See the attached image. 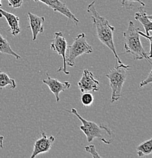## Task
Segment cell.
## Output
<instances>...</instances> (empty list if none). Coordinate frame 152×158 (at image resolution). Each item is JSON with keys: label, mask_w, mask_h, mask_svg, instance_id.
<instances>
[{"label": "cell", "mask_w": 152, "mask_h": 158, "mask_svg": "<svg viewBox=\"0 0 152 158\" xmlns=\"http://www.w3.org/2000/svg\"><path fill=\"white\" fill-rule=\"evenodd\" d=\"M45 75L47 76V79H43L42 82L49 87V88L50 89L52 94L55 95V98H56V101L58 103L60 100V93L71 88V83L69 81L61 82L59 81L56 78H52L51 77H49L48 72H46Z\"/></svg>", "instance_id": "30bf717a"}, {"label": "cell", "mask_w": 152, "mask_h": 158, "mask_svg": "<svg viewBox=\"0 0 152 158\" xmlns=\"http://www.w3.org/2000/svg\"><path fill=\"white\" fill-rule=\"evenodd\" d=\"M137 31H138L139 35H142L143 37H145V38L148 40V41H149V44H150V47H151V35L147 36L146 34H145L143 32H142L141 29H139V28H137Z\"/></svg>", "instance_id": "7402d4cb"}, {"label": "cell", "mask_w": 152, "mask_h": 158, "mask_svg": "<svg viewBox=\"0 0 152 158\" xmlns=\"http://www.w3.org/2000/svg\"><path fill=\"white\" fill-rule=\"evenodd\" d=\"M9 6L14 9H18L20 8L23 4V0H8Z\"/></svg>", "instance_id": "ffe728a7"}, {"label": "cell", "mask_w": 152, "mask_h": 158, "mask_svg": "<svg viewBox=\"0 0 152 158\" xmlns=\"http://www.w3.org/2000/svg\"><path fill=\"white\" fill-rule=\"evenodd\" d=\"M85 151H86V152L89 153V154H91L92 157H94V158H101V156L99 155V154H98L97 151H96V148L95 147L94 144H91V145H89V146H86V148H85Z\"/></svg>", "instance_id": "d6986e66"}, {"label": "cell", "mask_w": 152, "mask_h": 158, "mask_svg": "<svg viewBox=\"0 0 152 158\" xmlns=\"http://www.w3.org/2000/svg\"><path fill=\"white\" fill-rule=\"evenodd\" d=\"M130 65L116 63L115 68L111 69L106 75L110 82V88L112 91L111 100V103L118 100L121 97L123 85L126 81Z\"/></svg>", "instance_id": "277c9868"}, {"label": "cell", "mask_w": 152, "mask_h": 158, "mask_svg": "<svg viewBox=\"0 0 152 158\" xmlns=\"http://www.w3.org/2000/svg\"><path fill=\"white\" fill-rule=\"evenodd\" d=\"M55 140V138L54 136L48 137L44 131H42L41 138L37 140L35 144H34L33 151L30 158H34L37 157V155H39V154L49 151Z\"/></svg>", "instance_id": "9c48e42d"}, {"label": "cell", "mask_w": 152, "mask_h": 158, "mask_svg": "<svg viewBox=\"0 0 152 158\" xmlns=\"http://www.w3.org/2000/svg\"><path fill=\"white\" fill-rule=\"evenodd\" d=\"M2 6V2H1V0H0V7H1ZM2 17V14L0 13V19H1Z\"/></svg>", "instance_id": "cb8c5ba5"}, {"label": "cell", "mask_w": 152, "mask_h": 158, "mask_svg": "<svg viewBox=\"0 0 152 158\" xmlns=\"http://www.w3.org/2000/svg\"><path fill=\"white\" fill-rule=\"evenodd\" d=\"M95 2L92 1L88 6L87 12L90 15L93 24L95 27L98 38L104 45L108 47L112 51L117 59V63L122 64V61L120 60V57L117 53L114 40H113V37H114L113 34H114V31L115 28L114 26L111 25L109 21L105 18L102 17L99 15V13L95 8Z\"/></svg>", "instance_id": "6da1fadb"}, {"label": "cell", "mask_w": 152, "mask_h": 158, "mask_svg": "<svg viewBox=\"0 0 152 158\" xmlns=\"http://www.w3.org/2000/svg\"><path fill=\"white\" fill-rule=\"evenodd\" d=\"M0 52H1V53H5L7 54V55L12 56H14V58L17 59H21V56L18 55V53H16V52L11 49L10 44H9L7 40L5 39L4 37L2 36L1 34H0Z\"/></svg>", "instance_id": "5bb4252c"}, {"label": "cell", "mask_w": 152, "mask_h": 158, "mask_svg": "<svg viewBox=\"0 0 152 158\" xmlns=\"http://www.w3.org/2000/svg\"><path fill=\"white\" fill-rule=\"evenodd\" d=\"M94 101V97L91 92H85L81 97V102L83 106H89L92 104Z\"/></svg>", "instance_id": "e0dca14e"}, {"label": "cell", "mask_w": 152, "mask_h": 158, "mask_svg": "<svg viewBox=\"0 0 152 158\" xmlns=\"http://www.w3.org/2000/svg\"><path fill=\"white\" fill-rule=\"evenodd\" d=\"M68 112L73 113L81 122L82 126H80V129L83 131L85 135L86 136L88 142H92L93 139L95 138L100 139V141L106 144H110L113 142L115 138V135L113 132L112 130H111L108 127L104 126L103 124L101 126H98L96 123L93 122L85 119L77 113L75 108L71 109V110Z\"/></svg>", "instance_id": "7a4b0ae2"}, {"label": "cell", "mask_w": 152, "mask_h": 158, "mask_svg": "<svg viewBox=\"0 0 152 158\" xmlns=\"http://www.w3.org/2000/svg\"><path fill=\"white\" fill-rule=\"evenodd\" d=\"M151 82H152V70L150 71L148 78L145 79V80L142 81L141 83H140L139 87L140 88H142V87L145 86V85H148V84H151Z\"/></svg>", "instance_id": "44dd1931"}, {"label": "cell", "mask_w": 152, "mask_h": 158, "mask_svg": "<svg viewBox=\"0 0 152 158\" xmlns=\"http://www.w3.org/2000/svg\"><path fill=\"white\" fill-rule=\"evenodd\" d=\"M0 13L2 14V17L6 19V21L9 25V31H11V35L13 37L17 36L21 32V28L19 26V18L14 15V14L8 12L2 9H0Z\"/></svg>", "instance_id": "4fadbf2b"}, {"label": "cell", "mask_w": 152, "mask_h": 158, "mask_svg": "<svg viewBox=\"0 0 152 158\" xmlns=\"http://www.w3.org/2000/svg\"><path fill=\"white\" fill-rule=\"evenodd\" d=\"M135 19L139 21L144 27L147 36L151 35V31L152 30V16L148 15L145 9V6L138 7V11L135 14Z\"/></svg>", "instance_id": "7c38bea8"}, {"label": "cell", "mask_w": 152, "mask_h": 158, "mask_svg": "<svg viewBox=\"0 0 152 158\" xmlns=\"http://www.w3.org/2000/svg\"><path fill=\"white\" fill-rule=\"evenodd\" d=\"M67 47H68V43L66 39L64 37L63 33L61 31L54 33V38L51 43L50 47L55 52H58V55H60L63 59V68H60L58 70V72H62L65 75H69L70 72L67 69L66 61H65V53H66Z\"/></svg>", "instance_id": "8992f818"}, {"label": "cell", "mask_w": 152, "mask_h": 158, "mask_svg": "<svg viewBox=\"0 0 152 158\" xmlns=\"http://www.w3.org/2000/svg\"><path fill=\"white\" fill-rule=\"evenodd\" d=\"M137 154L138 157L149 155L152 153V139L148 140L142 144L138 145L136 148Z\"/></svg>", "instance_id": "9a60e30c"}, {"label": "cell", "mask_w": 152, "mask_h": 158, "mask_svg": "<svg viewBox=\"0 0 152 158\" xmlns=\"http://www.w3.org/2000/svg\"><path fill=\"white\" fill-rule=\"evenodd\" d=\"M99 81L95 78L94 75L88 69H84L83 76L78 82V87L82 93L95 92L99 90Z\"/></svg>", "instance_id": "52a82bcc"}, {"label": "cell", "mask_w": 152, "mask_h": 158, "mask_svg": "<svg viewBox=\"0 0 152 158\" xmlns=\"http://www.w3.org/2000/svg\"><path fill=\"white\" fill-rule=\"evenodd\" d=\"M135 3H139L141 6H145V4L142 2V0H121V5L123 7L129 10L134 9Z\"/></svg>", "instance_id": "ac0fdd59"}, {"label": "cell", "mask_w": 152, "mask_h": 158, "mask_svg": "<svg viewBox=\"0 0 152 158\" xmlns=\"http://www.w3.org/2000/svg\"><path fill=\"white\" fill-rule=\"evenodd\" d=\"M29 21H30V26L33 34V41H35L39 34H42L44 31L43 23L45 21V18L40 17V16L31 13L30 11L27 12Z\"/></svg>", "instance_id": "8fae6325"}, {"label": "cell", "mask_w": 152, "mask_h": 158, "mask_svg": "<svg viewBox=\"0 0 152 158\" xmlns=\"http://www.w3.org/2000/svg\"><path fill=\"white\" fill-rule=\"evenodd\" d=\"M6 87H10L11 89H14L16 88L15 81L10 78L5 72H0V90H2Z\"/></svg>", "instance_id": "2e32d148"}, {"label": "cell", "mask_w": 152, "mask_h": 158, "mask_svg": "<svg viewBox=\"0 0 152 158\" xmlns=\"http://www.w3.org/2000/svg\"><path fill=\"white\" fill-rule=\"evenodd\" d=\"M3 139H4V137H3L2 135H0V147H1L2 148H3V146H2Z\"/></svg>", "instance_id": "603a6c76"}, {"label": "cell", "mask_w": 152, "mask_h": 158, "mask_svg": "<svg viewBox=\"0 0 152 158\" xmlns=\"http://www.w3.org/2000/svg\"><path fill=\"white\" fill-rule=\"evenodd\" d=\"M93 52L92 47L87 43V38L84 33L79 34L73 40V44L67 47L65 53L66 65L73 67L75 65V59L83 54H89Z\"/></svg>", "instance_id": "5b68a950"}, {"label": "cell", "mask_w": 152, "mask_h": 158, "mask_svg": "<svg viewBox=\"0 0 152 158\" xmlns=\"http://www.w3.org/2000/svg\"><path fill=\"white\" fill-rule=\"evenodd\" d=\"M123 36L125 52L132 55L135 60L145 59L151 64V56L144 49L140 40L139 34L132 21H130L128 28L123 33Z\"/></svg>", "instance_id": "3957f363"}, {"label": "cell", "mask_w": 152, "mask_h": 158, "mask_svg": "<svg viewBox=\"0 0 152 158\" xmlns=\"http://www.w3.org/2000/svg\"><path fill=\"white\" fill-rule=\"evenodd\" d=\"M34 2H40L43 3V4L46 5L47 6L53 9L55 12H59L63 15L66 16L68 19H71L73 21L75 24L77 25L79 23V20L76 18V16L70 11L68 6L63 3L60 0H33Z\"/></svg>", "instance_id": "ba28073f"}]
</instances>
